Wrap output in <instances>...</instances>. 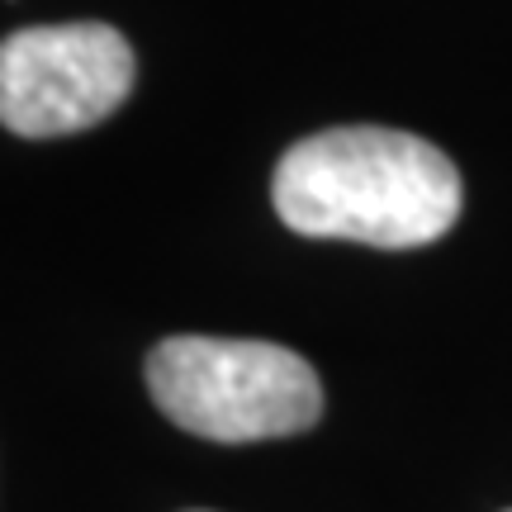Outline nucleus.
Returning <instances> with one entry per match:
<instances>
[{"mask_svg":"<svg viewBox=\"0 0 512 512\" xmlns=\"http://www.w3.org/2000/svg\"><path fill=\"white\" fill-rule=\"evenodd\" d=\"M275 214L304 238L427 247L460 219V171L427 138L399 128H328L294 143L271 185Z\"/></svg>","mask_w":512,"mask_h":512,"instance_id":"1","label":"nucleus"},{"mask_svg":"<svg viewBox=\"0 0 512 512\" xmlns=\"http://www.w3.org/2000/svg\"><path fill=\"white\" fill-rule=\"evenodd\" d=\"M147 394L190 437L223 446L294 437L323 418L309 361L247 337H166L147 356Z\"/></svg>","mask_w":512,"mask_h":512,"instance_id":"2","label":"nucleus"},{"mask_svg":"<svg viewBox=\"0 0 512 512\" xmlns=\"http://www.w3.org/2000/svg\"><path fill=\"white\" fill-rule=\"evenodd\" d=\"M133 48L110 24H38L0 38V124L62 138L110 119L133 91Z\"/></svg>","mask_w":512,"mask_h":512,"instance_id":"3","label":"nucleus"}]
</instances>
